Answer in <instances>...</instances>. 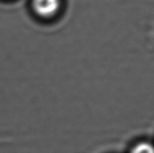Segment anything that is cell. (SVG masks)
<instances>
[{
  "label": "cell",
  "instance_id": "cell-1",
  "mask_svg": "<svg viewBox=\"0 0 154 153\" xmlns=\"http://www.w3.org/2000/svg\"><path fill=\"white\" fill-rule=\"evenodd\" d=\"M61 0H32V7L35 13L44 18L55 16L60 11Z\"/></svg>",
  "mask_w": 154,
  "mask_h": 153
},
{
  "label": "cell",
  "instance_id": "cell-2",
  "mask_svg": "<svg viewBox=\"0 0 154 153\" xmlns=\"http://www.w3.org/2000/svg\"><path fill=\"white\" fill-rule=\"evenodd\" d=\"M131 153H154V147L148 142H140L133 148Z\"/></svg>",
  "mask_w": 154,
  "mask_h": 153
}]
</instances>
